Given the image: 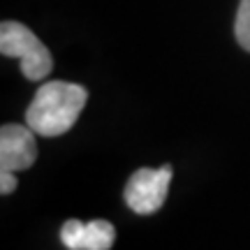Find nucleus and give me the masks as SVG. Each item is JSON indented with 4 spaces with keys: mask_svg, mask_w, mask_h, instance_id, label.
Instances as JSON below:
<instances>
[{
    "mask_svg": "<svg viewBox=\"0 0 250 250\" xmlns=\"http://www.w3.org/2000/svg\"><path fill=\"white\" fill-rule=\"evenodd\" d=\"M88 102V90L70 81H46L26 109V125L40 137H61L74 127Z\"/></svg>",
    "mask_w": 250,
    "mask_h": 250,
    "instance_id": "obj_1",
    "label": "nucleus"
},
{
    "mask_svg": "<svg viewBox=\"0 0 250 250\" xmlns=\"http://www.w3.org/2000/svg\"><path fill=\"white\" fill-rule=\"evenodd\" d=\"M0 54L21 58V72L28 81H42L54 70V58L40 37L19 21H2L0 26Z\"/></svg>",
    "mask_w": 250,
    "mask_h": 250,
    "instance_id": "obj_2",
    "label": "nucleus"
},
{
    "mask_svg": "<svg viewBox=\"0 0 250 250\" xmlns=\"http://www.w3.org/2000/svg\"><path fill=\"white\" fill-rule=\"evenodd\" d=\"M171 183V165H162L160 169H137L125 186V204L139 215L158 213L167 199Z\"/></svg>",
    "mask_w": 250,
    "mask_h": 250,
    "instance_id": "obj_3",
    "label": "nucleus"
},
{
    "mask_svg": "<svg viewBox=\"0 0 250 250\" xmlns=\"http://www.w3.org/2000/svg\"><path fill=\"white\" fill-rule=\"evenodd\" d=\"M35 130L30 125L7 123L0 127V169L21 171L37 160Z\"/></svg>",
    "mask_w": 250,
    "mask_h": 250,
    "instance_id": "obj_4",
    "label": "nucleus"
},
{
    "mask_svg": "<svg viewBox=\"0 0 250 250\" xmlns=\"http://www.w3.org/2000/svg\"><path fill=\"white\" fill-rule=\"evenodd\" d=\"M116 241V229L107 220L86 223V250H109Z\"/></svg>",
    "mask_w": 250,
    "mask_h": 250,
    "instance_id": "obj_5",
    "label": "nucleus"
},
{
    "mask_svg": "<svg viewBox=\"0 0 250 250\" xmlns=\"http://www.w3.org/2000/svg\"><path fill=\"white\" fill-rule=\"evenodd\" d=\"M61 241L67 250H86V225L81 220H67L61 229Z\"/></svg>",
    "mask_w": 250,
    "mask_h": 250,
    "instance_id": "obj_6",
    "label": "nucleus"
},
{
    "mask_svg": "<svg viewBox=\"0 0 250 250\" xmlns=\"http://www.w3.org/2000/svg\"><path fill=\"white\" fill-rule=\"evenodd\" d=\"M234 35L241 49L250 51V0L239 2V12H236V21H234Z\"/></svg>",
    "mask_w": 250,
    "mask_h": 250,
    "instance_id": "obj_7",
    "label": "nucleus"
},
{
    "mask_svg": "<svg viewBox=\"0 0 250 250\" xmlns=\"http://www.w3.org/2000/svg\"><path fill=\"white\" fill-rule=\"evenodd\" d=\"M14 190H17V176H14V171L0 169V192L2 195H12Z\"/></svg>",
    "mask_w": 250,
    "mask_h": 250,
    "instance_id": "obj_8",
    "label": "nucleus"
}]
</instances>
